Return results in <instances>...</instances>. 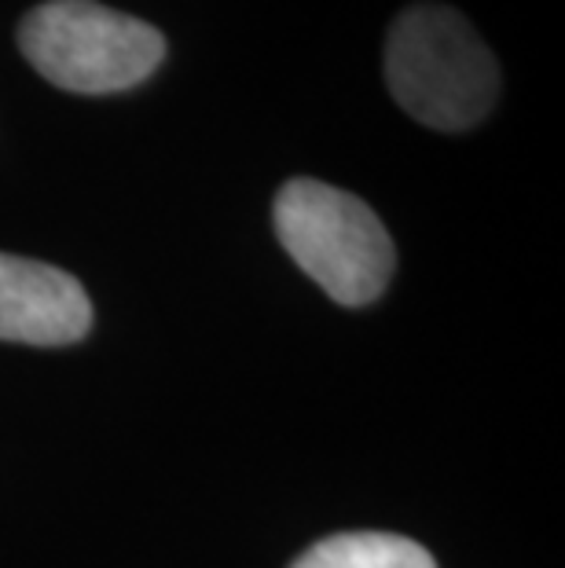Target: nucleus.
I'll list each match as a JSON object with an SVG mask.
<instances>
[{
  "label": "nucleus",
  "mask_w": 565,
  "mask_h": 568,
  "mask_svg": "<svg viewBox=\"0 0 565 568\" xmlns=\"http://www.w3.org/2000/svg\"><path fill=\"white\" fill-rule=\"evenodd\" d=\"M386 84L415 122L466 132L496 106L500 63L460 11L412 4L390 27Z\"/></svg>",
  "instance_id": "1"
},
{
  "label": "nucleus",
  "mask_w": 565,
  "mask_h": 568,
  "mask_svg": "<svg viewBox=\"0 0 565 568\" xmlns=\"http://www.w3.org/2000/svg\"><path fill=\"white\" fill-rule=\"evenodd\" d=\"M19 48L44 81L78 95L137 89L165 59L151 22L95 0H48L22 19Z\"/></svg>",
  "instance_id": "3"
},
{
  "label": "nucleus",
  "mask_w": 565,
  "mask_h": 568,
  "mask_svg": "<svg viewBox=\"0 0 565 568\" xmlns=\"http://www.w3.org/2000/svg\"><path fill=\"white\" fill-rule=\"evenodd\" d=\"M275 235L312 283L345 308L371 305L390 286L396 250L375 210L323 180H291L275 195Z\"/></svg>",
  "instance_id": "2"
},
{
  "label": "nucleus",
  "mask_w": 565,
  "mask_h": 568,
  "mask_svg": "<svg viewBox=\"0 0 565 568\" xmlns=\"http://www.w3.org/2000/svg\"><path fill=\"white\" fill-rule=\"evenodd\" d=\"M291 568H437L415 539L390 531H342L320 539Z\"/></svg>",
  "instance_id": "5"
},
{
  "label": "nucleus",
  "mask_w": 565,
  "mask_h": 568,
  "mask_svg": "<svg viewBox=\"0 0 565 568\" xmlns=\"http://www.w3.org/2000/svg\"><path fill=\"white\" fill-rule=\"evenodd\" d=\"M92 331V301L74 275L0 253V342L74 345Z\"/></svg>",
  "instance_id": "4"
}]
</instances>
